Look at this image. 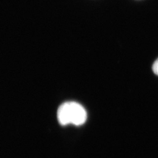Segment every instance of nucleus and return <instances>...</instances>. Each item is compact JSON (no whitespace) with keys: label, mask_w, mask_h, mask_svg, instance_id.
<instances>
[{"label":"nucleus","mask_w":158,"mask_h":158,"mask_svg":"<svg viewBox=\"0 0 158 158\" xmlns=\"http://www.w3.org/2000/svg\"><path fill=\"white\" fill-rule=\"evenodd\" d=\"M57 119L62 125L72 124L81 125L87 119V113L84 107L76 102H66L57 110Z\"/></svg>","instance_id":"obj_1"},{"label":"nucleus","mask_w":158,"mask_h":158,"mask_svg":"<svg viewBox=\"0 0 158 158\" xmlns=\"http://www.w3.org/2000/svg\"><path fill=\"white\" fill-rule=\"evenodd\" d=\"M152 69L154 73L158 76V59L153 63Z\"/></svg>","instance_id":"obj_2"}]
</instances>
